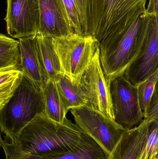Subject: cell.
<instances>
[{
  "label": "cell",
  "mask_w": 158,
  "mask_h": 159,
  "mask_svg": "<svg viewBox=\"0 0 158 159\" xmlns=\"http://www.w3.org/2000/svg\"><path fill=\"white\" fill-rule=\"evenodd\" d=\"M62 1L70 25L73 32L78 35H83L80 16L76 0H62Z\"/></svg>",
  "instance_id": "7402d4cb"
},
{
  "label": "cell",
  "mask_w": 158,
  "mask_h": 159,
  "mask_svg": "<svg viewBox=\"0 0 158 159\" xmlns=\"http://www.w3.org/2000/svg\"><path fill=\"white\" fill-rule=\"evenodd\" d=\"M4 151L6 159H108L109 156L92 138L85 133L73 149L62 155L35 157L21 153L12 144L6 145Z\"/></svg>",
  "instance_id": "7c38bea8"
},
{
  "label": "cell",
  "mask_w": 158,
  "mask_h": 159,
  "mask_svg": "<svg viewBox=\"0 0 158 159\" xmlns=\"http://www.w3.org/2000/svg\"><path fill=\"white\" fill-rule=\"evenodd\" d=\"M100 0H76L81 20L83 35L94 36L96 9Z\"/></svg>",
  "instance_id": "ffe728a7"
},
{
  "label": "cell",
  "mask_w": 158,
  "mask_h": 159,
  "mask_svg": "<svg viewBox=\"0 0 158 159\" xmlns=\"http://www.w3.org/2000/svg\"><path fill=\"white\" fill-rule=\"evenodd\" d=\"M151 159H158V155L155 156V157H153V158H152Z\"/></svg>",
  "instance_id": "83f0119b"
},
{
  "label": "cell",
  "mask_w": 158,
  "mask_h": 159,
  "mask_svg": "<svg viewBox=\"0 0 158 159\" xmlns=\"http://www.w3.org/2000/svg\"><path fill=\"white\" fill-rule=\"evenodd\" d=\"M144 119L147 120L149 122L158 121V85L155 89Z\"/></svg>",
  "instance_id": "cb8c5ba5"
},
{
  "label": "cell",
  "mask_w": 158,
  "mask_h": 159,
  "mask_svg": "<svg viewBox=\"0 0 158 159\" xmlns=\"http://www.w3.org/2000/svg\"><path fill=\"white\" fill-rule=\"evenodd\" d=\"M35 35L19 39L20 67L23 76L41 91L49 80L38 53Z\"/></svg>",
  "instance_id": "4fadbf2b"
},
{
  "label": "cell",
  "mask_w": 158,
  "mask_h": 159,
  "mask_svg": "<svg viewBox=\"0 0 158 159\" xmlns=\"http://www.w3.org/2000/svg\"><path fill=\"white\" fill-rule=\"evenodd\" d=\"M149 121L146 119L126 130L108 159H140L146 147Z\"/></svg>",
  "instance_id": "5bb4252c"
},
{
  "label": "cell",
  "mask_w": 158,
  "mask_h": 159,
  "mask_svg": "<svg viewBox=\"0 0 158 159\" xmlns=\"http://www.w3.org/2000/svg\"><path fill=\"white\" fill-rule=\"evenodd\" d=\"M147 0H100L96 9L94 37L99 47L125 31L141 14L146 13Z\"/></svg>",
  "instance_id": "277c9868"
},
{
  "label": "cell",
  "mask_w": 158,
  "mask_h": 159,
  "mask_svg": "<svg viewBox=\"0 0 158 159\" xmlns=\"http://www.w3.org/2000/svg\"><path fill=\"white\" fill-rule=\"evenodd\" d=\"M147 157L146 155V148L145 149L144 151L143 152V154H142V156H141V158L140 159H146Z\"/></svg>",
  "instance_id": "484cf974"
},
{
  "label": "cell",
  "mask_w": 158,
  "mask_h": 159,
  "mask_svg": "<svg viewBox=\"0 0 158 159\" xmlns=\"http://www.w3.org/2000/svg\"><path fill=\"white\" fill-rule=\"evenodd\" d=\"M45 113L42 93L23 76L13 96L0 109V129L5 139L14 141L21 130Z\"/></svg>",
  "instance_id": "3957f363"
},
{
  "label": "cell",
  "mask_w": 158,
  "mask_h": 159,
  "mask_svg": "<svg viewBox=\"0 0 158 159\" xmlns=\"http://www.w3.org/2000/svg\"><path fill=\"white\" fill-rule=\"evenodd\" d=\"M40 29L37 34L53 38L74 34L62 0H39Z\"/></svg>",
  "instance_id": "8fae6325"
},
{
  "label": "cell",
  "mask_w": 158,
  "mask_h": 159,
  "mask_svg": "<svg viewBox=\"0 0 158 159\" xmlns=\"http://www.w3.org/2000/svg\"><path fill=\"white\" fill-rule=\"evenodd\" d=\"M53 43L60 61L62 73L73 82H79L96 49L99 47L97 40L91 35L72 34L53 38Z\"/></svg>",
  "instance_id": "5b68a950"
},
{
  "label": "cell",
  "mask_w": 158,
  "mask_h": 159,
  "mask_svg": "<svg viewBox=\"0 0 158 159\" xmlns=\"http://www.w3.org/2000/svg\"><path fill=\"white\" fill-rule=\"evenodd\" d=\"M146 159H147V157H146Z\"/></svg>",
  "instance_id": "f1b7e54d"
},
{
  "label": "cell",
  "mask_w": 158,
  "mask_h": 159,
  "mask_svg": "<svg viewBox=\"0 0 158 159\" xmlns=\"http://www.w3.org/2000/svg\"><path fill=\"white\" fill-rule=\"evenodd\" d=\"M10 69L21 71L18 41L0 33V71Z\"/></svg>",
  "instance_id": "ac0fdd59"
},
{
  "label": "cell",
  "mask_w": 158,
  "mask_h": 159,
  "mask_svg": "<svg viewBox=\"0 0 158 159\" xmlns=\"http://www.w3.org/2000/svg\"><path fill=\"white\" fill-rule=\"evenodd\" d=\"M158 16H150L148 31L142 49L123 74L134 86H138L158 70Z\"/></svg>",
  "instance_id": "30bf717a"
},
{
  "label": "cell",
  "mask_w": 158,
  "mask_h": 159,
  "mask_svg": "<svg viewBox=\"0 0 158 159\" xmlns=\"http://www.w3.org/2000/svg\"><path fill=\"white\" fill-rule=\"evenodd\" d=\"M158 121L149 122L147 138L146 151L147 159L158 155Z\"/></svg>",
  "instance_id": "603a6c76"
},
{
  "label": "cell",
  "mask_w": 158,
  "mask_h": 159,
  "mask_svg": "<svg viewBox=\"0 0 158 159\" xmlns=\"http://www.w3.org/2000/svg\"><path fill=\"white\" fill-rule=\"evenodd\" d=\"M2 140V137H1V131H0V148H1V147H2V146H1V141Z\"/></svg>",
  "instance_id": "4316f807"
},
{
  "label": "cell",
  "mask_w": 158,
  "mask_h": 159,
  "mask_svg": "<svg viewBox=\"0 0 158 159\" xmlns=\"http://www.w3.org/2000/svg\"><path fill=\"white\" fill-rule=\"evenodd\" d=\"M87 101V107L114 120L109 86L100 60L99 47L80 80Z\"/></svg>",
  "instance_id": "ba28073f"
},
{
  "label": "cell",
  "mask_w": 158,
  "mask_h": 159,
  "mask_svg": "<svg viewBox=\"0 0 158 159\" xmlns=\"http://www.w3.org/2000/svg\"><path fill=\"white\" fill-rule=\"evenodd\" d=\"M150 16L141 14L121 34L99 47L100 60L109 85L122 76L142 49L149 27Z\"/></svg>",
  "instance_id": "7a4b0ae2"
},
{
  "label": "cell",
  "mask_w": 158,
  "mask_h": 159,
  "mask_svg": "<svg viewBox=\"0 0 158 159\" xmlns=\"http://www.w3.org/2000/svg\"><path fill=\"white\" fill-rule=\"evenodd\" d=\"M44 103L45 114L53 121L63 123L68 111L59 97L53 80H48L41 91Z\"/></svg>",
  "instance_id": "2e32d148"
},
{
  "label": "cell",
  "mask_w": 158,
  "mask_h": 159,
  "mask_svg": "<svg viewBox=\"0 0 158 159\" xmlns=\"http://www.w3.org/2000/svg\"><path fill=\"white\" fill-rule=\"evenodd\" d=\"M75 124L110 154L126 130L115 120L87 106L70 109Z\"/></svg>",
  "instance_id": "8992f818"
},
{
  "label": "cell",
  "mask_w": 158,
  "mask_h": 159,
  "mask_svg": "<svg viewBox=\"0 0 158 159\" xmlns=\"http://www.w3.org/2000/svg\"><path fill=\"white\" fill-rule=\"evenodd\" d=\"M158 0H149L146 13L149 16H158Z\"/></svg>",
  "instance_id": "d4e9b609"
},
{
  "label": "cell",
  "mask_w": 158,
  "mask_h": 159,
  "mask_svg": "<svg viewBox=\"0 0 158 159\" xmlns=\"http://www.w3.org/2000/svg\"><path fill=\"white\" fill-rule=\"evenodd\" d=\"M7 33L17 39L34 36L40 29L39 0H7Z\"/></svg>",
  "instance_id": "9c48e42d"
},
{
  "label": "cell",
  "mask_w": 158,
  "mask_h": 159,
  "mask_svg": "<svg viewBox=\"0 0 158 159\" xmlns=\"http://www.w3.org/2000/svg\"><path fill=\"white\" fill-rule=\"evenodd\" d=\"M23 76L22 72L16 69L0 71V109L13 96Z\"/></svg>",
  "instance_id": "d6986e66"
},
{
  "label": "cell",
  "mask_w": 158,
  "mask_h": 159,
  "mask_svg": "<svg viewBox=\"0 0 158 159\" xmlns=\"http://www.w3.org/2000/svg\"><path fill=\"white\" fill-rule=\"evenodd\" d=\"M158 70L146 80L136 86L140 108L144 115L147 111L156 87L158 85Z\"/></svg>",
  "instance_id": "44dd1931"
},
{
  "label": "cell",
  "mask_w": 158,
  "mask_h": 159,
  "mask_svg": "<svg viewBox=\"0 0 158 159\" xmlns=\"http://www.w3.org/2000/svg\"><path fill=\"white\" fill-rule=\"evenodd\" d=\"M84 134L67 118L63 123H59L48 118L44 113L31 121L10 143L23 154L50 157L69 152L80 143Z\"/></svg>",
  "instance_id": "6da1fadb"
},
{
  "label": "cell",
  "mask_w": 158,
  "mask_h": 159,
  "mask_svg": "<svg viewBox=\"0 0 158 159\" xmlns=\"http://www.w3.org/2000/svg\"><path fill=\"white\" fill-rule=\"evenodd\" d=\"M36 44L42 64L48 80L53 79L58 74L62 73L60 61L55 50L53 38L36 35Z\"/></svg>",
  "instance_id": "e0dca14e"
},
{
  "label": "cell",
  "mask_w": 158,
  "mask_h": 159,
  "mask_svg": "<svg viewBox=\"0 0 158 159\" xmlns=\"http://www.w3.org/2000/svg\"><path fill=\"white\" fill-rule=\"evenodd\" d=\"M53 80L59 97L68 111L73 107L87 106L88 101L80 81L73 82L64 74H58Z\"/></svg>",
  "instance_id": "9a60e30c"
},
{
  "label": "cell",
  "mask_w": 158,
  "mask_h": 159,
  "mask_svg": "<svg viewBox=\"0 0 158 159\" xmlns=\"http://www.w3.org/2000/svg\"><path fill=\"white\" fill-rule=\"evenodd\" d=\"M114 120L126 130L139 125L144 120L137 96V87L123 75L115 78L109 84Z\"/></svg>",
  "instance_id": "52a82bcc"
}]
</instances>
